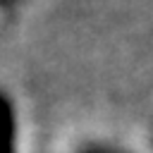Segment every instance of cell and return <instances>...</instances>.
Wrapping results in <instances>:
<instances>
[{
	"mask_svg": "<svg viewBox=\"0 0 153 153\" xmlns=\"http://www.w3.org/2000/svg\"><path fill=\"white\" fill-rule=\"evenodd\" d=\"M0 153H17V112L5 91H0Z\"/></svg>",
	"mask_w": 153,
	"mask_h": 153,
	"instance_id": "1",
	"label": "cell"
},
{
	"mask_svg": "<svg viewBox=\"0 0 153 153\" xmlns=\"http://www.w3.org/2000/svg\"><path fill=\"white\" fill-rule=\"evenodd\" d=\"M79 153H129V151H122V148H115V146H105V143H88Z\"/></svg>",
	"mask_w": 153,
	"mask_h": 153,
	"instance_id": "2",
	"label": "cell"
},
{
	"mask_svg": "<svg viewBox=\"0 0 153 153\" xmlns=\"http://www.w3.org/2000/svg\"><path fill=\"white\" fill-rule=\"evenodd\" d=\"M14 2H19V0H0V7H10V5H14Z\"/></svg>",
	"mask_w": 153,
	"mask_h": 153,
	"instance_id": "3",
	"label": "cell"
}]
</instances>
